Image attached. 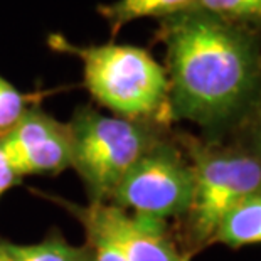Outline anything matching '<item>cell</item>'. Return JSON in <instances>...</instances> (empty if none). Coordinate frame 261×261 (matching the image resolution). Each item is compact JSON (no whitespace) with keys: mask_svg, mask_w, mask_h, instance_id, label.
Instances as JSON below:
<instances>
[{"mask_svg":"<svg viewBox=\"0 0 261 261\" xmlns=\"http://www.w3.org/2000/svg\"><path fill=\"white\" fill-rule=\"evenodd\" d=\"M68 128L71 167L85 182L91 202L112 197L126 172L157 142L143 121L108 116L90 107L77 108Z\"/></svg>","mask_w":261,"mask_h":261,"instance_id":"3957f363","label":"cell"},{"mask_svg":"<svg viewBox=\"0 0 261 261\" xmlns=\"http://www.w3.org/2000/svg\"><path fill=\"white\" fill-rule=\"evenodd\" d=\"M0 261H12V259H10V256H9V254L4 251L2 244H0Z\"/></svg>","mask_w":261,"mask_h":261,"instance_id":"2e32d148","label":"cell"},{"mask_svg":"<svg viewBox=\"0 0 261 261\" xmlns=\"http://www.w3.org/2000/svg\"><path fill=\"white\" fill-rule=\"evenodd\" d=\"M20 177L15 174L12 165L9 164V160L5 159V155L0 148V197L9 191L10 187H14L19 182Z\"/></svg>","mask_w":261,"mask_h":261,"instance_id":"5bb4252c","label":"cell"},{"mask_svg":"<svg viewBox=\"0 0 261 261\" xmlns=\"http://www.w3.org/2000/svg\"><path fill=\"white\" fill-rule=\"evenodd\" d=\"M0 148L19 177L58 174L71 167V135L61 123L36 105L0 138Z\"/></svg>","mask_w":261,"mask_h":261,"instance_id":"52a82bcc","label":"cell"},{"mask_svg":"<svg viewBox=\"0 0 261 261\" xmlns=\"http://www.w3.org/2000/svg\"><path fill=\"white\" fill-rule=\"evenodd\" d=\"M254 143H256V148L259 152L258 157L261 159V112L258 115L256 121H254Z\"/></svg>","mask_w":261,"mask_h":261,"instance_id":"9a60e30c","label":"cell"},{"mask_svg":"<svg viewBox=\"0 0 261 261\" xmlns=\"http://www.w3.org/2000/svg\"><path fill=\"white\" fill-rule=\"evenodd\" d=\"M12 261H93V251L88 246H74L59 234H51L41 243L15 244L0 243Z\"/></svg>","mask_w":261,"mask_h":261,"instance_id":"30bf717a","label":"cell"},{"mask_svg":"<svg viewBox=\"0 0 261 261\" xmlns=\"http://www.w3.org/2000/svg\"><path fill=\"white\" fill-rule=\"evenodd\" d=\"M194 184L191 162L170 143L157 140L126 172L110 199L132 214L165 221L189 213Z\"/></svg>","mask_w":261,"mask_h":261,"instance_id":"5b68a950","label":"cell"},{"mask_svg":"<svg viewBox=\"0 0 261 261\" xmlns=\"http://www.w3.org/2000/svg\"><path fill=\"white\" fill-rule=\"evenodd\" d=\"M196 0H115L98 7L99 15L107 20L113 34L121 27L140 19H167L191 10Z\"/></svg>","mask_w":261,"mask_h":261,"instance_id":"ba28073f","label":"cell"},{"mask_svg":"<svg viewBox=\"0 0 261 261\" xmlns=\"http://www.w3.org/2000/svg\"><path fill=\"white\" fill-rule=\"evenodd\" d=\"M194 199L189 209L196 243H211L219 223L244 199L261 194V159L229 150L191 148Z\"/></svg>","mask_w":261,"mask_h":261,"instance_id":"277c9868","label":"cell"},{"mask_svg":"<svg viewBox=\"0 0 261 261\" xmlns=\"http://www.w3.org/2000/svg\"><path fill=\"white\" fill-rule=\"evenodd\" d=\"M88 244L93 251V261H126L120 249L112 243L99 238H88Z\"/></svg>","mask_w":261,"mask_h":261,"instance_id":"4fadbf2b","label":"cell"},{"mask_svg":"<svg viewBox=\"0 0 261 261\" xmlns=\"http://www.w3.org/2000/svg\"><path fill=\"white\" fill-rule=\"evenodd\" d=\"M191 10L248 27L261 24V0H196Z\"/></svg>","mask_w":261,"mask_h":261,"instance_id":"8fae6325","label":"cell"},{"mask_svg":"<svg viewBox=\"0 0 261 261\" xmlns=\"http://www.w3.org/2000/svg\"><path fill=\"white\" fill-rule=\"evenodd\" d=\"M61 204L81 223L88 238L112 243L126 261H187L169 238L164 221L132 214L107 202Z\"/></svg>","mask_w":261,"mask_h":261,"instance_id":"8992f818","label":"cell"},{"mask_svg":"<svg viewBox=\"0 0 261 261\" xmlns=\"http://www.w3.org/2000/svg\"><path fill=\"white\" fill-rule=\"evenodd\" d=\"M167 49L169 115L205 128L231 123L261 86V47L248 25L186 10L160 20Z\"/></svg>","mask_w":261,"mask_h":261,"instance_id":"6da1fadb","label":"cell"},{"mask_svg":"<svg viewBox=\"0 0 261 261\" xmlns=\"http://www.w3.org/2000/svg\"><path fill=\"white\" fill-rule=\"evenodd\" d=\"M49 44L81 59L86 90L115 116L143 121L169 113L167 73L145 49L128 44L76 46L61 36H53Z\"/></svg>","mask_w":261,"mask_h":261,"instance_id":"7a4b0ae2","label":"cell"},{"mask_svg":"<svg viewBox=\"0 0 261 261\" xmlns=\"http://www.w3.org/2000/svg\"><path fill=\"white\" fill-rule=\"evenodd\" d=\"M213 241L229 248L261 243V194L234 205L219 223Z\"/></svg>","mask_w":261,"mask_h":261,"instance_id":"9c48e42d","label":"cell"},{"mask_svg":"<svg viewBox=\"0 0 261 261\" xmlns=\"http://www.w3.org/2000/svg\"><path fill=\"white\" fill-rule=\"evenodd\" d=\"M34 105V96L22 93L12 83L0 76V138L7 135Z\"/></svg>","mask_w":261,"mask_h":261,"instance_id":"7c38bea8","label":"cell"}]
</instances>
